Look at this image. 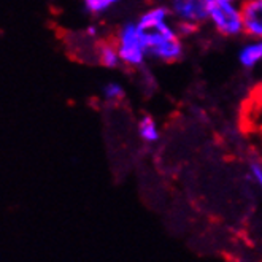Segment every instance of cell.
I'll return each mask as SVG.
<instances>
[{"instance_id": "obj_7", "label": "cell", "mask_w": 262, "mask_h": 262, "mask_svg": "<svg viewBox=\"0 0 262 262\" xmlns=\"http://www.w3.org/2000/svg\"><path fill=\"white\" fill-rule=\"evenodd\" d=\"M172 13L168 5H152L148 10H145L140 16H138L137 23L140 26V29H148L152 26H158L167 21H172Z\"/></svg>"}, {"instance_id": "obj_12", "label": "cell", "mask_w": 262, "mask_h": 262, "mask_svg": "<svg viewBox=\"0 0 262 262\" xmlns=\"http://www.w3.org/2000/svg\"><path fill=\"white\" fill-rule=\"evenodd\" d=\"M250 175L253 178V181L256 183V186L262 191V164L254 162L250 167Z\"/></svg>"}, {"instance_id": "obj_10", "label": "cell", "mask_w": 262, "mask_h": 262, "mask_svg": "<svg viewBox=\"0 0 262 262\" xmlns=\"http://www.w3.org/2000/svg\"><path fill=\"white\" fill-rule=\"evenodd\" d=\"M124 96H126V89L119 81H108L102 88V97L110 103H116L122 100Z\"/></svg>"}, {"instance_id": "obj_14", "label": "cell", "mask_w": 262, "mask_h": 262, "mask_svg": "<svg viewBox=\"0 0 262 262\" xmlns=\"http://www.w3.org/2000/svg\"><path fill=\"white\" fill-rule=\"evenodd\" d=\"M227 2H235V4H243L245 0H227Z\"/></svg>"}, {"instance_id": "obj_3", "label": "cell", "mask_w": 262, "mask_h": 262, "mask_svg": "<svg viewBox=\"0 0 262 262\" xmlns=\"http://www.w3.org/2000/svg\"><path fill=\"white\" fill-rule=\"evenodd\" d=\"M213 2L214 0H168L167 5L183 38L195 34L197 29L207 23Z\"/></svg>"}, {"instance_id": "obj_13", "label": "cell", "mask_w": 262, "mask_h": 262, "mask_svg": "<svg viewBox=\"0 0 262 262\" xmlns=\"http://www.w3.org/2000/svg\"><path fill=\"white\" fill-rule=\"evenodd\" d=\"M84 34H86L88 37H91V38H96L97 34H99V29H97L96 26H89V27L84 30Z\"/></svg>"}, {"instance_id": "obj_4", "label": "cell", "mask_w": 262, "mask_h": 262, "mask_svg": "<svg viewBox=\"0 0 262 262\" xmlns=\"http://www.w3.org/2000/svg\"><path fill=\"white\" fill-rule=\"evenodd\" d=\"M207 23L218 35L224 38H235L243 34V13L242 4L214 0Z\"/></svg>"}, {"instance_id": "obj_11", "label": "cell", "mask_w": 262, "mask_h": 262, "mask_svg": "<svg viewBox=\"0 0 262 262\" xmlns=\"http://www.w3.org/2000/svg\"><path fill=\"white\" fill-rule=\"evenodd\" d=\"M119 2L121 0H83V7L92 16H100V14L108 11Z\"/></svg>"}, {"instance_id": "obj_5", "label": "cell", "mask_w": 262, "mask_h": 262, "mask_svg": "<svg viewBox=\"0 0 262 262\" xmlns=\"http://www.w3.org/2000/svg\"><path fill=\"white\" fill-rule=\"evenodd\" d=\"M242 13L243 34L250 38H262V0H245Z\"/></svg>"}, {"instance_id": "obj_8", "label": "cell", "mask_w": 262, "mask_h": 262, "mask_svg": "<svg viewBox=\"0 0 262 262\" xmlns=\"http://www.w3.org/2000/svg\"><path fill=\"white\" fill-rule=\"evenodd\" d=\"M96 60L105 69H118L122 60L115 41H102L96 48Z\"/></svg>"}, {"instance_id": "obj_2", "label": "cell", "mask_w": 262, "mask_h": 262, "mask_svg": "<svg viewBox=\"0 0 262 262\" xmlns=\"http://www.w3.org/2000/svg\"><path fill=\"white\" fill-rule=\"evenodd\" d=\"M115 45L119 51L122 66L130 69H140L146 64L148 48L145 34L137 21H127L116 30Z\"/></svg>"}, {"instance_id": "obj_1", "label": "cell", "mask_w": 262, "mask_h": 262, "mask_svg": "<svg viewBox=\"0 0 262 262\" xmlns=\"http://www.w3.org/2000/svg\"><path fill=\"white\" fill-rule=\"evenodd\" d=\"M146 40L148 56L159 62H175L183 53V37L180 35L175 21H167L148 29H142Z\"/></svg>"}, {"instance_id": "obj_6", "label": "cell", "mask_w": 262, "mask_h": 262, "mask_svg": "<svg viewBox=\"0 0 262 262\" xmlns=\"http://www.w3.org/2000/svg\"><path fill=\"white\" fill-rule=\"evenodd\" d=\"M238 62L243 69H256L262 64V38H250L238 50Z\"/></svg>"}, {"instance_id": "obj_16", "label": "cell", "mask_w": 262, "mask_h": 262, "mask_svg": "<svg viewBox=\"0 0 262 262\" xmlns=\"http://www.w3.org/2000/svg\"><path fill=\"white\" fill-rule=\"evenodd\" d=\"M260 135H262V122H260Z\"/></svg>"}, {"instance_id": "obj_9", "label": "cell", "mask_w": 262, "mask_h": 262, "mask_svg": "<svg viewBox=\"0 0 262 262\" xmlns=\"http://www.w3.org/2000/svg\"><path fill=\"white\" fill-rule=\"evenodd\" d=\"M137 134H138V137L142 138V142H145L148 145H152V143H156L159 140L161 129H159V124L156 122V119L145 115L137 122Z\"/></svg>"}, {"instance_id": "obj_15", "label": "cell", "mask_w": 262, "mask_h": 262, "mask_svg": "<svg viewBox=\"0 0 262 262\" xmlns=\"http://www.w3.org/2000/svg\"><path fill=\"white\" fill-rule=\"evenodd\" d=\"M259 103H260V112H262V91H260V102Z\"/></svg>"}]
</instances>
